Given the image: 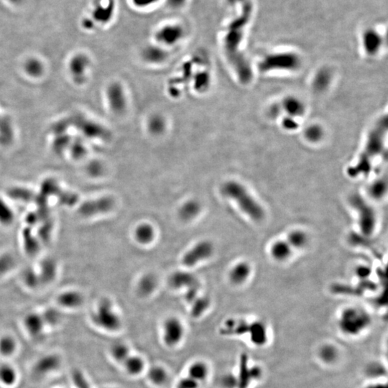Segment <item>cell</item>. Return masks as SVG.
Here are the masks:
<instances>
[{
    "label": "cell",
    "instance_id": "32",
    "mask_svg": "<svg viewBox=\"0 0 388 388\" xmlns=\"http://www.w3.org/2000/svg\"><path fill=\"white\" fill-rule=\"evenodd\" d=\"M112 357L116 361L123 363L130 356V350L126 345L123 344H116L111 350Z\"/></svg>",
    "mask_w": 388,
    "mask_h": 388
},
{
    "label": "cell",
    "instance_id": "44",
    "mask_svg": "<svg viewBox=\"0 0 388 388\" xmlns=\"http://www.w3.org/2000/svg\"><path fill=\"white\" fill-rule=\"evenodd\" d=\"M94 21L93 19H85L84 20V26L88 29H91L94 27Z\"/></svg>",
    "mask_w": 388,
    "mask_h": 388
},
{
    "label": "cell",
    "instance_id": "26",
    "mask_svg": "<svg viewBox=\"0 0 388 388\" xmlns=\"http://www.w3.org/2000/svg\"><path fill=\"white\" fill-rule=\"evenodd\" d=\"M83 298L77 292H65L58 298L60 304L68 308L77 307L82 303Z\"/></svg>",
    "mask_w": 388,
    "mask_h": 388
},
{
    "label": "cell",
    "instance_id": "34",
    "mask_svg": "<svg viewBox=\"0 0 388 388\" xmlns=\"http://www.w3.org/2000/svg\"><path fill=\"white\" fill-rule=\"evenodd\" d=\"M13 218L14 216L12 209L5 202L0 199V223L4 225L10 224L12 222Z\"/></svg>",
    "mask_w": 388,
    "mask_h": 388
},
{
    "label": "cell",
    "instance_id": "10",
    "mask_svg": "<svg viewBox=\"0 0 388 388\" xmlns=\"http://www.w3.org/2000/svg\"><path fill=\"white\" fill-rule=\"evenodd\" d=\"M299 64L297 55L293 53H278L267 57L262 63V66L266 69L270 68H296Z\"/></svg>",
    "mask_w": 388,
    "mask_h": 388
},
{
    "label": "cell",
    "instance_id": "31",
    "mask_svg": "<svg viewBox=\"0 0 388 388\" xmlns=\"http://www.w3.org/2000/svg\"><path fill=\"white\" fill-rule=\"evenodd\" d=\"M166 123L164 118L160 115H154L148 122V128L153 135H160L164 132Z\"/></svg>",
    "mask_w": 388,
    "mask_h": 388
},
{
    "label": "cell",
    "instance_id": "8",
    "mask_svg": "<svg viewBox=\"0 0 388 388\" xmlns=\"http://www.w3.org/2000/svg\"><path fill=\"white\" fill-rule=\"evenodd\" d=\"M213 252V246L209 241H201L197 243L194 247L183 257V263L187 267H192L200 261L209 258Z\"/></svg>",
    "mask_w": 388,
    "mask_h": 388
},
{
    "label": "cell",
    "instance_id": "4",
    "mask_svg": "<svg viewBox=\"0 0 388 388\" xmlns=\"http://www.w3.org/2000/svg\"><path fill=\"white\" fill-rule=\"evenodd\" d=\"M371 324V318L363 309L357 307L347 308L342 311L339 319L340 332L350 338L359 337Z\"/></svg>",
    "mask_w": 388,
    "mask_h": 388
},
{
    "label": "cell",
    "instance_id": "21",
    "mask_svg": "<svg viewBox=\"0 0 388 388\" xmlns=\"http://www.w3.org/2000/svg\"><path fill=\"white\" fill-rule=\"evenodd\" d=\"M200 211V205L197 200H190L184 203L179 209V216L183 220L189 221L198 216Z\"/></svg>",
    "mask_w": 388,
    "mask_h": 388
},
{
    "label": "cell",
    "instance_id": "45",
    "mask_svg": "<svg viewBox=\"0 0 388 388\" xmlns=\"http://www.w3.org/2000/svg\"><path fill=\"white\" fill-rule=\"evenodd\" d=\"M79 388H90V387H89V384L86 383V384L83 385V386H81Z\"/></svg>",
    "mask_w": 388,
    "mask_h": 388
},
{
    "label": "cell",
    "instance_id": "7",
    "mask_svg": "<svg viewBox=\"0 0 388 388\" xmlns=\"http://www.w3.org/2000/svg\"><path fill=\"white\" fill-rule=\"evenodd\" d=\"M185 35V29L177 22L166 23L157 29L154 38L161 46H173L179 43Z\"/></svg>",
    "mask_w": 388,
    "mask_h": 388
},
{
    "label": "cell",
    "instance_id": "13",
    "mask_svg": "<svg viewBox=\"0 0 388 388\" xmlns=\"http://www.w3.org/2000/svg\"><path fill=\"white\" fill-rule=\"evenodd\" d=\"M114 200L111 197H102L97 200L86 202L81 208V212L84 216H93L108 212L113 208Z\"/></svg>",
    "mask_w": 388,
    "mask_h": 388
},
{
    "label": "cell",
    "instance_id": "23",
    "mask_svg": "<svg viewBox=\"0 0 388 388\" xmlns=\"http://www.w3.org/2000/svg\"><path fill=\"white\" fill-rule=\"evenodd\" d=\"M208 376V368L205 363L196 362L191 365L189 369V377L198 383H201Z\"/></svg>",
    "mask_w": 388,
    "mask_h": 388
},
{
    "label": "cell",
    "instance_id": "18",
    "mask_svg": "<svg viewBox=\"0 0 388 388\" xmlns=\"http://www.w3.org/2000/svg\"><path fill=\"white\" fill-rule=\"evenodd\" d=\"M293 248L289 243L285 240H278L272 244L270 253L275 260L284 261L288 260L292 255Z\"/></svg>",
    "mask_w": 388,
    "mask_h": 388
},
{
    "label": "cell",
    "instance_id": "42",
    "mask_svg": "<svg viewBox=\"0 0 388 388\" xmlns=\"http://www.w3.org/2000/svg\"><path fill=\"white\" fill-rule=\"evenodd\" d=\"M358 274L359 276L366 278L370 275V269L367 267H360L358 268Z\"/></svg>",
    "mask_w": 388,
    "mask_h": 388
},
{
    "label": "cell",
    "instance_id": "25",
    "mask_svg": "<svg viewBox=\"0 0 388 388\" xmlns=\"http://www.w3.org/2000/svg\"><path fill=\"white\" fill-rule=\"evenodd\" d=\"M157 285V280L151 274L144 275L138 283V291L142 296H148L154 291Z\"/></svg>",
    "mask_w": 388,
    "mask_h": 388
},
{
    "label": "cell",
    "instance_id": "46",
    "mask_svg": "<svg viewBox=\"0 0 388 388\" xmlns=\"http://www.w3.org/2000/svg\"><path fill=\"white\" fill-rule=\"evenodd\" d=\"M9 1H12L13 3H19L22 0H9Z\"/></svg>",
    "mask_w": 388,
    "mask_h": 388
},
{
    "label": "cell",
    "instance_id": "36",
    "mask_svg": "<svg viewBox=\"0 0 388 388\" xmlns=\"http://www.w3.org/2000/svg\"><path fill=\"white\" fill-rule=\"evenodd\" d=\"M161 0H130L134 7L139 9H147L156 5Z\"/></svg>",
    "mask_w": 388,
    "mask_h": 388
},
{
    "label": "cell",
    "instance_id": "40",
    "mask_svg": "<svg viewBox=\"0 0 388 388\" xmlns=\"http://www.w3.org/2000/svg\"><path fill=\"white\" fill-rule=\"evenodd\" d=\"M189 0H166V4L171 9H182L188 3Z\"/></svg>",
    "mask_w": 388,
    "mask_h": 388
},
{
    "label": "cell",
    "instance_id": "39",
    "mask_svg": "<svg viewBox=\"0 0 388 388\" xmlns=\"http://www.w3.org/2000/svg\"><path fill=\"white\" fill-rule=\"evenodd\" d=\"M385 190H386V187L383 184V182L380 181V182H376L372 187L370 192H371L372 195L373 196L376 197V198H380L385 193Z\"/></svg>",
    "mask_w": 388,
    "mask_h": 388
},
{
    "label": "cell",
    "instance_id": "28",
    "mask_svg": "<svg viewBox=\"0 0 388 388\" xmlns=\"http://www.w3.org/2000/svg\"><path fill=\"white\" fill-rule=\"evenodd\" d=\"M338 354L333 346L325 345L319 350V358L325 364H332L338 358Z\"/></svg>",
    "mask_w": 388,
    "mask_h": 388
},
{
    "label": "cell",
    "instance_id": "2",
    "mask_svg": "<svg viewBox=\"0 0 388 388\" xmlns=\"http://www.w3.org/2000/svg\"><path fill=\"white\" fill-rule=\"evenodd\" d=\"M387 130V118L384 117L370 132L365 150L360 155L356 166L349 169V175L356 177L369 172L373 161L382 153Z\"/></svg>",
    "mask_w": 388,
    "mask_h": 388
},
{
    "label": "cell",
    "instance_id": "17",
    "mask_svg": "<svg viewBox=\"0 0 388 388\" xmlns=\"http://www.w3.org/2000/svg\"><path fill=\"white\" fill-rule=\"evenodd\" d=\"M61 364V360L55 355H48L40 359L35 367V373L37 376H43L50 372L56 370Z\"/></svg>",
    "mask_w": 388,
    "mask_h": 388
},
{
    "label": "cell",
    "instance_id": "30",
    "mask_svg": "<svg viewBox=\"0 0 388 388\" xmlns=\"http://www.w3.org/2000/svg\"><path fill=\"white\" fill-rule=\"evenodd\" d=\"M148 376L151 382L157 386H162L168 380V374L166 370L159 366L153 367L151 368Z\"/></svg>",
    "mask_w": 388,
    "mask_h": 388
},
{
    "label": "cell",
    "instance_id": "9",
    "mask_svg": "<svg viewBox=\"0 0 388 388\" xmlns=\"http://www.w3.org/2000/svg\"><path fill=\"white\" fill-rule=\"evenodd\" d=\"M107 99L109 107L114 113L120 115L127 108V98L123 87L120 83H113L107 89Z\"/></svg>",
    "mask_w": 388,
    "mask_h": 388
},
{
    "label": "cell",
    "instance_id": "11",
    "mask_svg": "<svg viewBox=\"0 0 388 388\" xmlns=\"http://www.w3.org/2000/svg\"><path fill=\"white\" fill-rule=\"evenodd\" d=\"M184 334V326L179 319L170 318L165 322L164 340L166 345L169 347L177 345L182 341Z\"/></svg>",
    "mask_w": 388,
    "mask_h": 388
},
{
    "label": "cell",
    "instance_id": "15",
    "mask_svg": "<svg viewBox=\"0 0 388 388\" xmlns=\"http://www.w3.org/2000/svg\"><path fill=\"white\" fill-rule=\"evenodd\" d=\"M143 58L148 63L160 64L167 59V50L159 45H150L143 50Z\"/></svg>",
    "mask_w": 388,
    "mask_h": 388
},
{
    "label": "cell",
    "instance_id": "3",
    "mask_svg": "<svg viewBox=\"0 0 388 388\" xmlns=\"http://www.w3.org/2000/svg\"><path fill=\"white\" fill-rule=\"evenodd\" d=\"M222 192L226 196L234 200L243 212L254 221H260L265 216V211L260 203L239 183L226 182L223 186Z\"/></svg>",
    "mask_w": 388,
    "mask_h": 388
},
{
    "label": "cell",
    "instance_id": "38",
    "mask_svg": "<svg viewBox=\"0 0 388 388\" xmlns=\"http://www.w3.org/2000/svg\"><path fill=\"white\" fill-rule=\"evenodd\" d=\"M199 384V383L196 382L188 376L181 379L178 383L176 388H198Z\"/></svg>",
    "mask_w": 388,
    "mask_h": 388
},
{
    "label": "cell",
    "instance_id": "41",
    "mask_svg": "<svg viewBox=\"0 0 388 388\" xmlns=\"http://www.w3.org/2000/svg\"><path fill=\"white\" fill-rule=\"evenodd\" d=\"M44 322H46L50 324H55L59 320V314L55 311H48L43 318Z\"/></svg>",
    "mask_w": 388,
    "mask_h": 388
},
{
    "label": "cell",
    "instance_id": "27",
    "mask_svg": "<svg viewBox=\"0 0 388 388\" xmlns=\"http://www.w3.org/2000/svg\"><path fill=\"white\" fill-rule=\"evenodd\" d=\"M286 241L293 249L303 248L307 244L308 236L301 230L292 231L288 234Z\"/></svg>",
    "mask_w": 388,
    "mask_h": 388
},
{
    "label": "cell",
    "instance_id": "22",
    "mask_svg": "<svg viewBox=\"0 0 388 388\" xmlns=\"http://www.w3.org/2000/svg\"><path fill=\"white\" fill-rule=\"evenodd\" d=\"M135 238L138 242L143 244H148L153 240L155 237V231L151 224H140L135 229Z\"/></svg>",
    "mask_w": 388,
    "mask_h": 388
},
{
    "label": "cell",
    "instance_id": "12",
    "mask_svg": "<svg viewBox=\"0 0 388 388\" xmlns=\"http://www.w3.org/2000/svg\"><path fill=\"white\" fill-rule=\"evenodd\" d=\"M115 0H99L93 9V20L99 23H109L115 16Z\"/></svg>",
    "mask_w": 388,
    "mask_h": 388
},
{
    "label": "cell",
    "instance_id": "24",
    "mask_svg": "<svg viewBox=\"0 0 388 388\" xmlns=\"http://www.w3.org/2000/svg\"><path fill=\"white\" fill-rule=\"evenodd\" d=\"M125 370L129 374L137 376L144 369L145 363L143 359L138 356H130L123 363Z\"/></svg>",
    "mask_w": 388,
    "mask_h": 388
},
{
    "label": "cell",
    "instance_id": "35",
    "mask_svg": "<svg viewBox=\"0 0 388 388\" xmlns=\"http://www.w3.org/2000/svg\"><path fill=\"white\" fill-rule=\"evenodd\" d=\"M15 349V342L11 337H3L0 340V352L4 355H9Z\"/></svg>",
    "mask_w": 388,
    "mask_h": 388
},
{
    "label": "cell",
    "instance_id": "43",
    "mask_svg": "<svg viewBox=\"0 0 388 388\" xmlns=\"http://www.w3.org/2000/svg\"><path fill=\"white\" fill-rule=\"evenodd\" d=\"M247 0H226V3L231 6H240Z\"/></svg>",
    "mask_w": 388,
    "mask_h": 388
},
{
    "label": "cell",
    "instance_id": "19",
    "mask_svg": "<svg viewBox=\"0 0 388 388\" xmlns=\"http://www.w3.org/2000/svg\"><path fill=\"white\" fill-rule=\"evenodd\" d=\"M251 267L247 262H239L234 265L229 273V278L234 284H241L249 278Z\"/></svg>",
    "mask_w": 388,
    "mask_h": 388
},
{
    "label": "cell",
    "instance_id": "5",
    "mask_svg": "<svg viewBox=\"0 0 388 388\" xmlns=\"http://www.w3.org/2000/svg\"><path fill=\"white\" fill-rule=\"evenodd\" d=\"M92 320L98 327L109 332H115L121 327V319L108 300H103L94 313Z\"/></svg>",
    "mask_w": 388,
    "mask_h": 388
},
{
    "label": "cell",
    "instance_id": "16",
    "mask_svg": "<svg viewBox=\"0 0 388 388\" xmlns=\"http://www.w3.org/2000/svg\"><path fill=\"white\" fill-rule=\"evenodd\" d=\"M383 39L378 31L368 29L363 35V43L365 50L369 54H376L382 45Z\"/></svg>",
    "mask_w": 388,
    "mask_h": 388
},
{
    "label": "cell",
    "instance_id": "1",
    "mask_svg": "<svg viewBox=\"0 0 388 388\" xmlns=\"http://www.w3.org/2000/svg\"><path fill=\"white\" fill-rule=\"evenodd\" d=\"M237 17L228 24L224 37V50L226 59L243 84H247L252 79V70L249 61L241 51L244 31L248 25L254 6L252 0H247L239 6Z\"/></svg>",
    "mask_w": 388,
    "mask_h": 388
},
{
    "label": "cell",
    "instance_id": "29",
    "mask_svg": "<svg viewBox=\"0 0 388 388\" xmlns=\"http://www.w3.org/2000/svg\"><path fill=\"white\" fill-rule=\"evenodd\" d=\"M192 315L194 318L199 317L208 309L210 305L209 299L207 297H197L192 303Z\"/></svg>",
    "mask_w": 388,
    "mask_h": 388
},
{
    "label": "cell",
    "instance_id": "14",
    "mask_svg": "<svg viewBox=\"0 0 388 388\" xmlns=\"http://www.w3.org/2000/svg\"><path fill=\"white\" fill-rule=\"evenodd\" d=\"M170 284L174 288H187L188 290L193 288L199 289L200 286L199 282L193 274L186 272H176L171 275Z\"/></svg>",
    "mask_w": 388,
    "mask_h": 388
},
{
    "label": "cell",
    "instance_id": "20",
    "mask_svg": "<svg viewBox=\"0 0 388 388\" xmlns=\"http://www.w3.org/2000/svg\"><path fill=\"white\" fill-rule=\"evenodd\" d=\"M24 324L32 337H39L41 335L44 326L43 318L37 314H30L25 318Z\"/></svg>",
    "mask_w": 388,
    "mask_h": 388
},
{
    "label": "cell",
    "instance_id": "6",
    "mask_svg": "<svg viewBox=\"0 0 388 388\" xmlns=\"http://www.w3.org/2000/svg\"><path fill=\"white\" fill-rule=\"evenodd\" d=\"M351 203L359 213V224L362 232L366 236L371 235L376 229V216L374 210L359 195L352 197Z\"/></svg>",
    "mask_w": 388,
    "mask_h": 388
},
{
    "label": "cell",
    "instance_id": "33",
    "mask_svg": "<svg viewBox=\"0 0 388 388\" xmlns=\"http://www.w3.org/2000/svg\"><path fill=\"white\" fill-rule=\"evenodd\" d=\"M0 380L4 384L10 386L15 382V371L8 365L0 367Z\"/></svg>",
    "mask_w": 388,
    "mask_h": 388
},
{
    "label": "cell",
    "instance_id": "37",
    "mask_svg": "<svg viewBox=\"0 0 388 388\" xmlns=\"http://www.w3.org/2000/svg\"><path fill=\"white\" fill-rule=\"evenodd\" d=\"M286 107H288V112L294 115H301L303 111V106L298 101L295 99H290L287 101Z\"/></svg>",
    "mask_w": 388,
    "mask_h": 388
}]
</instances>
